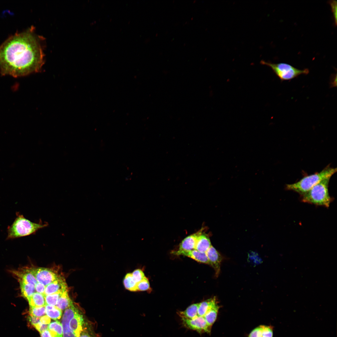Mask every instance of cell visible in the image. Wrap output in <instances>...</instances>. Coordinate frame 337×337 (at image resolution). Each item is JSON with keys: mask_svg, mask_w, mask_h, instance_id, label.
<instances>
[{"mask_svg": "<svg viewBox=\"0 0 337 337\" xmlns=\"http://www.w3.org/2000/svg\"><path fill=\"white\" fill-rule=\"evenodd\" d=\"M12 224L8 226L7 239H12L34 234L37 231L48 225L47 223L41 222L36 223L25 218L19 212Z\"/></svg>", "mask_w": 337, "mask_h": 337, "instance_id": "cell-2", "label": "cell"}, {"mask_svg": "<svg viewBox=\"0 0 337 337\" xmlns=\"http://www.w3.org/2000/svg\"><path fill=\"white\" fill-rule=\"evenodd\" d=\"M50 321V318L47 315H45L40 317V321L42 324H49Z\"/></svg>", "mask_w": 337, "mask_h": 337, "instance_id": "cell-35", "label": "cell"}, {"mask_svg": "<svg viewBox=\"0 0 337 337\" xmlns=\"http://www.w3.org/2000/svg\"><path fill=\"white\" fill-rule=\"evenodd\" d=\"M27 299L30 306L41 307L46 305L44 295L37 292L34 293Z\"/></svg>", "mask_w": 337, "mask_h": 337, "instance_id": "cell-17", "label": "cell"}, {"mask_svg": "<svg viewBox=\"0 0 337 337\" xmlns=\"http://www.w3.org/2000/svg\"><path fill=\"white\" fill-rule=\"evenodd\" d=\"M48 330L52 337H63L62 325L58 321L50 323Z\"/></svg>", "mask_w": 337, "mask_h": 337, "instance_id": "cell-22", "label": "cell"}, {"mask_svg": "<svg viewBox=\"0 0 337 337\" xmlns=\"http://www.w3.org/2000/svg\"><path fill=\"white\" fill-rule=\"evenodd\" d=\"M199 303L193 304L189 306L185 310L179 311L178 314L181 318L192 319L198 315V310Z\"/></svg>", "mask_w": 337, "mask_h": 337, "instance_id": "cell-16", "label": "cell"}, {"mask_svg": "<svg viewBox=\"0 0 337 337\" xmlns=\"http://www.w3.org/2000/svg\"><path fill=\"white\" fill-rule=\"evenodd\" d=\"M273 330L270 326L262 325V337H272Z\"/></svg>", "mask_w": 337, "mask_h": 337, "instance_id": "cell-29", "label": "cell"}, {"mask_svg": "<svg viewBox=\"0 0 337 337\" xmlns=\"http://www.w3.org/2000/svg\"><path fill=\"white\" fill-rule=\"evenodd\" d=\"M68 295V290L64 291L58 300L56 306L61 310H66L72 305Z\"/></svg>", "mask_w": 337, "mask_h": 337, "instance_id": "cell-19", "label": "cell"}, {"mask_svg": "<svg viewBox=\"0 0 337 337\" xmlns=\"http://www.w3.org/2000/svg\"><path fill=\"white\" fill-rule=\"evenodd\" d=\"M45 309L46 314L50 318L56 320L61 318L62 314V310L56 306L46 305Z\"/></svg>", "mask_w": 337, "mask_h": 337, "instance_id": "cell-24", "label": "cell"}, {"mask_svg": "<svg viewBox=\"0 0 337 337\" xmlns=\"http://www.w3.org/2000/svg\"><path fill=\"white\" fill-rule=\"evenodd\" d=\"M63 292H58L45 295L46 305L56 306L58 299Z\"/></svg>", "mask_w": 337, "mask_h": 337, "instance_id": "cell-26", "label": "cell"}, {"mask_svg": "<svg viewBox=\"0 0 337 337\" xmlns=\"http://www.w3.org/2000/svg\"><path fill=\"white\" fill-rule=\"evenodd\" d=\"M149 289V281L148 279L145 276L142 280L137 283V291H146Z\"/></svg>", "mask_w": 337, "mask_h": 337, "instance_id": "cell-27", "label": "cell"}, {"mask_svg": "<svg viewBox=\"0 0 337 337\" xmlns=\"http://www.w3.org/2000/svg\"><path fill=\"white\" fill-rule=\"evenodd\" d=\"M336 171V168L327 167L319 173L305 177L296 183L287 184L286 188L302 195L321 181L330 178Z\"/></svg>", "mask_w": 337, "mask_h": 337, "instance_id": "cell-3", "label": "cell"}, {"mask_svg": "<svg viewBox=\"0 0 337 337\" xmlns=\"http://www.w3.org/2000/svg\"><path fill=\"white\" fill-rule=\"evenodd\" d=\"M202 229L185 238L180 243L177 251L173 252L174 255H179L183 252L195 249L196 241L198 237L202 233Z\"/></svg>", "mask_w": 337, "mask_h": 337, "instance_id": "cell-9", "label": "cell"}, {"mask_svg": "<svg viewBox=\"0 0 337 337\" xmlns=\"http://www.w3.org/2000/svg\"><path fill=\"white\" fill-rule=\"evenodd\" d=\"M40 317H37L30 315L28 317V319L30 324L34 327L40 321Z\"/></svg>", "mask_w": 337, "mask_h": 337, "instance_id": "cell-34", "label": "cell"}, {"mask_svg": "<svg viewBox=\"0 0 337 337\" xmlns=\"http://www.w3.org/2000/svg\"><path fill=\"white\" fill-rule=\"evenodd\" d=\"M20 287L22 295L27 299L36 292L35 286L32 284L19 280Z\"/></svg>", "mask_w": 337, "mask_h": 337, "instance_id": "cell-21", "label": "cell"}, {"mask_svg": "<svg viewBox=\"0 0 337 337\" xmlns=\"http://www.w3.org/2000/svg\"><path fill=\"white\" fill-rule=\"evenodd\" d=\"M49 324H43L40 322L37 324L34 327L40 333L47 330L48 329Z\"/></svg>", "mask_w": 337, "mask_h": 337, "instance_id": "cell-31", "label": "cell"}, {"mask_svg": "<svg viewBox=\"0 0 337 337\" xmlns=\"http://www.w3.org/2000/svg\"><path fill=\"white\" fill-rule=\"evenodd\" d=\"M29 269L37 281L46 286L56 280L59 276L47 268L38 267Z\"/></svg>", "mask_w": 337, "mask_h": 337, "instance_id": "cell-6", "label": "cell"}, {"mask_svg": "<svg viewBox=\"0 0 337 337\" xmlns=\"http://www.w3.org/2000/svg\"><path fill=\"white\" fill-rule=\"evenodd\" d=\"M79 311L73 304L65 310L61 320L63 337H77L70 329L69 324L71 320Z\"/></svg>", "mask_w": 337, "mask_h": 337, "instance_id": "cell-8", "label": "cell"}, {"mask_svg": "<svg viewBox=\"0 0 337 337\" xmlns=\"http://www.w3.org/2000/svg\"><path fill=\"white\" fill-rule=\"evenodd\" d=\"M78 337H100L98 336L97 335L95 336H92L90 335L88 332H82L80 334V335Z\"/></svg>", "mask_w": 337, "mask_h": 337, "instance_id": "cell-36", "label": "cell"}, {"mask_svg": "<svg viewBox=\"0 0 337 337\" xmlns=\"http://www.w3.org/2000/svg\"><path fill=\"white\" fill-rule=\"evenodd\" d=\"M330 4L331 7L332 12L334 18L335 25H336L337 15H336V6L337 2L336 1H330Z\"/></svg>", "mask_w": 337, "mask_h": 337, "instance_id": "cell-32", "label": "cell"}, {"mask_svg": "<svg viewBox=\"0 0 337 337\" xmlns=\"http://www.w3.org/2000/svg\"><path fill=\"white\" fill-rule=\"evenodd\" d=\"M137 283L134 280L131 273H128L124 277L123 283L125 288L131 291H136Z\"/></svg>", "mask_w": 337, "mask_h": 337, "instance_id": "cell-23", "label": "cell"}, {"mask_svg": "<svg viewBox=\"0 0 337 337\" xmlns=\"http://www.w3.org/2000/svg\"><path fill=\"white\" fill-rule=\"evenodd\" d=\"M248 337H262V325L254 329L250 333Z\"/></svg>", "mask_w": 337, "mask_h": 337, "instance_id": "cell-30", "label": "cell"}, {"mask_svg": "<svg viewBox=\"0 0 337 337\" xmlns=\"http://www.w3.org/2000/svg\"><path fill=\"white\" fill-rule=\"evenodd\" d=\"M131 274L134 280L137 283L141 281L145 277L143 271L140 269L135 270Z\"/></svg>", "mask_w": 337, "mask_h": 337, "instance_id": "cell-28", "label": "cell"}, {"mask_svg": "<svg viewBox=\"0 0 337 337\" xmlns=\"http://www.w3.org/2000/svg\"><path fill=\"white\" fill-rule=\"evenodd\" d=\"M67 290V285L64 278L59 276L56 280L46 286L44 295L64 292Z\"/></svg>", "mask_w": 337, "mask_h": 337, "instance_id": "cell-10", "label": "cell"}, {"mask_svg": "<svg viewBox=\"0 0 337 337\" xmlns=\"http://www.w3.org/2000/svg\"><path fill=\"white\" fill-rule=\"evenodd\" d=\"M180 255L187 256L198 262L210 265L206 252H201L194 249L182 252Z\"/></svg>", "mask_w": 337, "mask_h": 337, "instance_id": "cell-14", "label": "cell"}, {"mask_svg": "<svg viewBox=\"0 0 337 337\" xmlns=\"http://www.w3.org/2000/svg\"><path fill=\"white\" fill-rule=\"evenodd\" d=\"M330 178L325 179L302 195L303 202L328 208L332 201L328 191Z\"/></svg>", "mask_w": 337, "mask_h": 337, "instance_id": "cell-4", "label": "cell"}, {"mask_svg": "<svg viewBox=\"0 0 337 337\" xmlns=\"http://www.w3.org/2000/svg\"><path fill=\"white\" fill-rule=\"evenodd\" d=\"M46 286L39 282H37L35 285L36 292L44 295Z\"/></svg>", "mask_w": 337, "mask_h": 337, "instance_id": "cell-33", "label": "cell"}, {"mask_svg": "<svg viewBox=\"0 0 337 337\" xmlns=\"http://www.w3.org/2000/svg\"><path fill=\"white\" fill-rule=\"evenodd\" d=\"M260 63L270 67L281 81L290 80L301 74H308L309 72L307 68L300 70L284 63H273L263 60Z\"/></svg>", "mask_w": 337, "mask_h": 337, "instance_id": "cell-5", "label": "cell"}, {"mask_svg": "<svg viewBox=\"0 0 337 337\" xmlns=\"http://www.w3.org/2000/svg\"><path fill=\"white\" fill-rule=\"evenodd\" d=\"M217 303L215 297L211 298L199 303L198 316L203 317L208 310Z\"/></svg>", "mask_w": 337, "mask_h": 337, "instance_id": "cell-18", "label": "cell"}, {"mask_svg": "<svg viewBox=\"0 0 337 337\" xmlns=\"http://www.w3.org/2000/svg\"><path fill=\"white\" fill-rule=\"evenodd\" d=\"M211 246L209 237L206 235L202 233L197 238L195 250L201 252H206Z\"/></svg>", "mask_w": 337, "mask_h": 337, "instance_id": "cell-15", "label": "cell"}, {"mask_svg": "<svg viewBox=\"0 0 337 337\" xmlns=\"http://www.w3.org/2000/svg\"><path fill=\"white\" fill-rule=\"evenodd\" d=\"M41 337H52L48 330H46L40 333Z\"/></svg>", "mask_w": 337, "mask_h": 337, "instance_id": "cell-37", "label": "cell"}, {"mask_svg": "<svg viewBox=\"0 0 337 337\" xmlns=\"http://www.w3.org/2000/svg\"><path fill=\"white\" fill-rule=\"evenodd\" d=\"M183 324L190 329L199 332L209 333L211 326L207 323L203 317L197 316L192 319L181 318Z\"/></svg>", "mask_w": 337, "mask_h": 337, "instance_id": "cell-7", "label": "cell"}, {"mask_svg": "<svg viewBox=\"0 0 337 337\" xmlns=\"http://www.w3.org/2000/svg\"><path fill=\"white\" fill-rule=\"evenodd\" d=\"M219 308V306L216 303L208 310L203 316L207 323L211 327L217 319Z\"/></svg>", "mask_w": 337, "mask_h": 337, "instance_id": "cell-20", "label": "cell"}, {"mask_svg": "<svg viewBox=\"0 0 337 337\" xmlns=\"http://www.w3.org/2000/svg\"><path fill=\"white\" fill-rule=\"evenodd\" d=\"M206 253L210 265L214 268L215 272V275L217 277L220 271L221 264L222 261V256L216 249L212 246Z\"/></svg>", "mask_w": 337, "mask_h": 337, "instance_id": "cell-11", "label": "cell"}, {"mask_svg": "<svg viewBox=\"0 0 337 337\" xmlns=\"http://www.w3.org/2000/svg\"><path fill=\"white\" fill-rule=\"evenodd\" d=\"M39 38L32 27L5 41L0 46L1 74L16 77L40 71L44 55Z\"/></svg>", "mask_w": 337, "mask_h": 337, "instance_id": "cell-1", "label": "cell"}, {"mask_svg": "<svg viewBox=\"0 0 337 337\" xmlns=\"http://www.w3.org/2000/svg\"><path fill=\"white\" fill-rule=\"evenodd\" d=\"M12 273L17 277L19 280L32 284L34 286L38 282L35 277L30 271L29 269H22L18 271H13Z\"/></svg>", "mask_w": 337, "mask_h": 337, "instance_id": "cell-13", "label": "cell"}, {"mask_svg": "<svg viewBox=\"0 0 337 337\" xmlns=\"http://www.w3.org/2000/svg\"><path fill=\"white\" fill-rule=\"evenodd\" d=\"M30 315L37 317H41L45 315V306L41 307L30 306Z\"/></svg>", "mask_w": 337, "mask_h": 337, "instance_id": "cell-25", "label": "cell"}, {"mask_svg": "<svg viewBox=\"0 0 337 337\" xmlns=\"http://www.w3.org/2000/svg\"><path fill=\"white\" fill-rule=\"evenodd\" d=\"M84 324L83 316L79 313V311L70 320V327L77 337H78L82 332Z\"/></svg>", "mask_w": 337, "mask_h": 337, "instance_id": "cell-12", "label": "cell"}]
</instances>
